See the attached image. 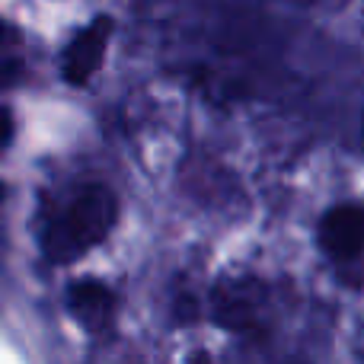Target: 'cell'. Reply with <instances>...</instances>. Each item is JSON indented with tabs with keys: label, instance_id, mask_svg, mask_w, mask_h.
I'll use <instances>...</instances> for the list:
<instances>
[{
	"label": "cell",
	"instance_id": "cell-3",
	"mask_svg": "<svg viewBox=\"0 0 364 364\" xmlns=\"http://www.w3.org/2000/svg\"><path fill=\"white\" fill-rule=\"evenodd\" d=\"M320 243L339 262L364 252V208L361 205H339L326 211L320 224Z\"/></svg>",
	"mask_w": 364,
	"mask_h": 364
},
{
	"label": "cell",
	"instance_id": "cell-4",
	"mask_svg": "<svg viewBox=\"0 0 364 364\" xmlns=\"http://www.w3.org/2000/svg\"><path fill=\"white\" fill-rule=\"evenodd\" d=\"M68 307H70V314H74L87 329H102L109 320H112L115 301H112V291H109L102 282L83 278V282L70 284Z\"/></svg>",
	"mask_w": 364,
	"mask_h": 364
},
{
	"label": "cell",
	"instance_id": "cell-1",
	"mask_svg": "<svg viewBox=\"0 0 364 364\" xmlns=\"http://www.w3.org/2000/svg\"><path fill=\"white\" fill-rule=\"evenodd\" d=\"M119 201L106 186H87L61 208L45 230V256L51 262H74L109 237Z\"/></svg>",
	"mask_w": 364,
	"mask_h": 364
},
{
	"label": "cell",
	"instance_id": "cell-2",
	"mask_svg": "<svg viewBox=\"0 0 364 364\" xmlns=\"http://www.w3.org/2000/svg\"><path fill=\"white\" fill-rule=\"evenodd\" d=\"M109 36H112V19L109 16H100L68 45L64 51V80L74 83V87H83L90 77L100 70L102 58H106V45H109Z\"/></svg>",
	"mask_w": 364,
	"mask_h": 364
},
{
	"label": "cell",
	"instance_id": "cell-5",
	"mask_svg": "<svg viewBox=\"0 0 364 364\" xmlns=\"http://www.w3.org/2000/svg\"><path fill=\"white\" fill-rule=\"evenodd\" d=\"M10 138H13V115H10V109L0 106V147L10 144Z\"/></svg>",
	"mask_w": 364,
	"mask_h": 364
}]
</instances>
